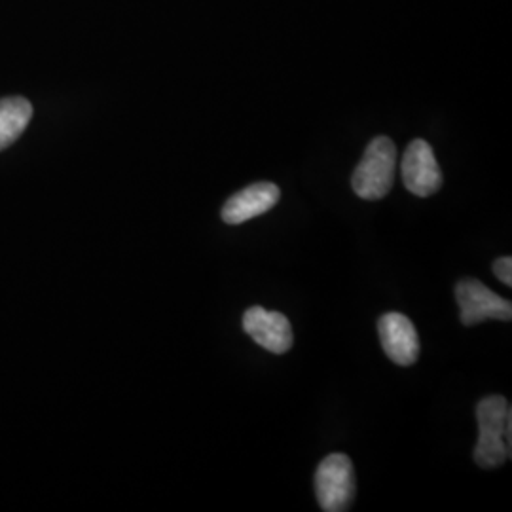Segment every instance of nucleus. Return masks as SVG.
<instances>
[{"label":"nucleus","instance_id":"f257e3e1","mask_svg":"<svg viewBox=\"0 0 512 512\" xmlns=\"http://www.w3.org/2000/svg\"><path fill=\"white\" fill-rule=\"evenodd\" d=\"M478 442L475 448L476 465L495 469L511 459L512 410L505 397L490 395L476 404Z\"/></svg>","mask_w":512,"mask_h":512},{"label":"nucleus","instance_id":"f03ea898","mask_svg":"<svg viewBox=\"0 0 512 512\" xmlns=\"http://www.w3.org/2000/svg\"><path fill=\"white\" fill-rule=\"evenodd\" d=\"M397 148L389 137H376L365 150L363 160L357 165L351 186L363 200L374 202L389 194L395 183Z\"/></svg>","mask_w":512,"mask_h":512},{"label":"nucleus","instance_id":"7ed1b4c3","mask_svg":"<svg viewBox=\"0 0 512 512\" xmlns=\"http://www.w3.org/2000/svg\"><path fill=\"white\" fill-rule=\"evenodd\" d=\"M315 495L327 512L348 511L355 499V471L346 454H330L315 471Z\"/></svg>","mask_w":512,"mask_h":512},{"label":"nucleus","instance_id":"20e7f679","mask_svg":"<svg viewBox=\"0 0 512 512\" xmlns=\"http://www.w3.org/2000/svg\"><path fill=\"white\" fill-rule=\"evenodd\" d=\"M456 300L461 308V323L465 327H475L486 319L511 321V302L497 296L478 279H461L456 285Z\"/></svg>","mask_w":512,"mask_h":512},{"label":"nucleus","instance_id":"39448f33","mask_svg":"<svg viewBox=\"0 0 512 512\" xmlns=\"http://www.w3.org/2000/svg\"><path fill=\"white\" fill-rule=\"evenodd\" d=\"M401 173H403L404 186L420 198L433 196L442 186V173H440L435 152L423 139L412 141L406 148Z\"/></svg>","mask_w":512,"mask_h":512},{"label":"nucleus","instance_id":"423d86ee","mask_svg":"<svg viewBox=\"0 0 512 512\" xmlns=\"http://www.w3.org/2000/svg\"><path fill=\"white\" fill-rule=\"evenodd\" d=\"M380 344L385 355L399 366H412L420 357V338L414 323L397 311L385 313L378 321Z\"/></svg>","mask_w":512,"mask_h":512},{"label":"nucleus","instance_id":"0eeeda50","mask_svg":"<svg viewBox=\"0 0 512 512\" xmlns=\"http://www.w3.org/2000/svg\"><path fill=\"white\" fill-rule=\"evenodd\" d=\"M243 330L258 346L275 355H283L293 348L294 336L291 321L279 311H268L253 306L243 313Z\"/></svg>","mask_w":512,"mask_h":512},{"label":"nucleus","instance_id":"6e6552de","mask_svg":"<svg viewBox=\"0 0 512 512\" xmlns=\"http://www.w3.org/2000/svg\"><path fill=\"white\" fill-rule=\"evenodd\" d=\"M281 198V192L274 183H255L224 203L220 215L226 224H241L272 211Z\"/></svg>","mask_w":512,"mask_h":512},{"label":"nucleus","instance_id":"1a4fd4ad","mask_svg":"<svg viewBox=\"0 0 512 512\" xmlns=\"http://www.w3.org/2000/svg\"><path fill=\"white\" fill-rule=\"evenodd\" d=\"M33 118V107L23 97L0 99V150L14 145Z\"/></svg>","mask_w":512,"mask_h":512},{"label":"nucleus","instance_id":"9d476101","mask_svg":"<svg viewBox=\"0 0 512 512\" xmlns=\"http://www.w3.org/2000/svg\"><path fill=\"white\" fill-rule=\"evenodd\" d=\"M494 274L499 277L501 283L507 287L512 285V258L511 256H501L494 262Z\"/></svg>","mask_w":512,"mask_h":512}]
</instances>
